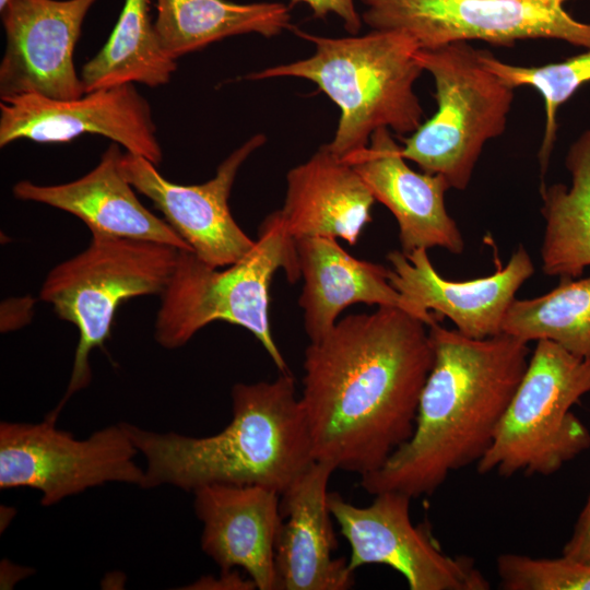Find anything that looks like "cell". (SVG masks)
I'll list each match as a JSON object with an SVG mask.
<instances>
[{"label": "cell", "instance_id": "6da1fadb", "mask_svg": "<svg viewBox=\"0 0 590 590\" xmlns=\"http://www.w3.org/2000/svg\"><path fill=\"white\" fill-rule=\"evenodd\" d=\"M428 326L398 307L349 315L305 350L303 392L316 461L359 476L412 435L432 369Z\"/></svg>", "mask_w": 590, "mask_h": 590}, {"label": "cell", "instance_id": "9a60e30c", "mask_svg": "<svg viewBox=\"0 0 590 590\" xmlns=\"http://www.w3.org/2000/svg\"><path fill=\"white\" fill-rule=\"evenodd\" d=\"M389 281L428 327L447 317L456 329L472 339L502 333L508 308L520 286L534 273L533 262L519 246L507 264L493 274L468 281H450L433 267L427 249L387 255Z\"/></svg>", "mask_w": 590, "mask_h": 590}, {"label": "cell", "instance_id": "ffe728a7", "mask_svg": "<svg viewBox=\"0 0 590 590\" xmlns=\"http://www.w3.org/2000/svg\"><path fill=\"white\" fill-rule=\"evenodd\" d=\"M370 190L344 158L321 145L286 175V192L279 211L294 238H341L355 245L371 221Z\"/></svg>", "mask_w": 590, "mask_h": 590}, {"label": "cell", "instance_id": "9c48e42d", "mask_svg": "<svg viewBox=\"0 0 590 590\" xmlns=\"http://www.w3.org/2000/svg\"><path fill=\"white\" fill-rule=\"evenodd\" d=\"M371 30L398 31L420 49L482 40L511 48L519 40L556 39L590 49V23L565 9L568 0H359Z\"/></svg>", "mask_w": 590, "mask_h": 590}, {"label": "cell", "instance_id": "d6986e66", "mask_svg": "<svg viewBox=\"0 0 590 590\" xmlns=\"http://www.w3.org/2000/svg\"><path fill=\"white\" fill-rule=\"evenodd\" d=\"M120 145L111 142L98 164L64 184L39 185L20 180L12 187L22 201L46 204L80 219L91 234L150 240L192 251L164 220L148 210L119 168Z\"/></svg>", "mask_w": 590, "mask_h": 590}, {"label": "cell", "instance_id": "f1b7e54d", "mask_svg": "<svg viewBox=\"0 0 590 590\" xmlns=\"http://www.w3.org/2000/svg\"><path fill=\"white\" fill-rule=\"evenodd\" d=\"M562 555L590 564V494L575 523L570 538L563 547Z\"/></svg>", "mask_w": 590, "mask_h": 590}, {"label": "cell", "instance_id": "4fadbf2b", "mask_svg": "<svg viewBox=\"0 0 590 590\" xmlns=\"http://www.w3.org/2000/svg\"><path fill=\"white\" fill-rule=\"evenodd\" d=\"M266 140L262 133L252 135L217 166L214 177L198 185L169 181L152 162L128 152L121 155L119 168L200 260L224 268L241 259L256 243L234 220L228 199L239 168Z\"/></svg>", "mask_w": 590, "mask_h": 590}, {"label": "cell", "instance_id": "ba28073f", "mask_svg": "<svg viewBox=\"0 0 590 590\" xmlns=\"http://www.w3.org/2000/svg\"><path fill=\"white\" fill-rule=\"evenodd\" d=\"M416 56L434 79L437 110L403 139L402 156L464 190L485 143L506 129L515 88L485 68L468 42L418 49Z\"/></svg>", "mask_w": 590, "mask_h": 590}, {"label": "cell", "instance_id": "d4e9b609", "mask_svg": "<svg viewBox=\"0 0 590 590\" xmlns=\"http://www.w3.org/2000/svg\"><path fill=\"white\" fill-rule=\"evenodd\" d=\"M502 332L527 343L548 340L590 361V276L564 278L544 295L515 298Z\"/></svg>", "mask_w": 590, "mask_h": 590}, {"label": "cell", "instance_id": "603a6c76", "mask_svg": "<svg viewBox=\"0 0 590 590\" xmlns=\"http://www.w3.org/2000/svg\"><path fill=\"white\" fill-rule=\"evenodd\" d=\"M565 166L570 187H540L545 220L541 259L546 275L575 279L590 266V128L569 146Z\"/></svg>", "mask_w": 590, "mask_h": 590}, {"label": "cell", "instance_id": "83f0119b", "mask_svg": "<svg viewBox=\"0 0 590 590\" xmlns=\"http://www.w3.org/2000/svg\"><path fill=\"white\" fill-rule=\"evenodd\" d=\"M297 3L308 5L314 16L318 19L334 14L352 35H356L362 26L363 21L355 7V0H291V4Z\"/></svg>", "mask_w": 590, "mask_h": 590}, {"label": "cell", "instance_id": "4316f807", "mask_svg": "<svg viewBox=\"0 0 590 590\" xmlns=\"http://www.w3.org/2000/svg\"><path fill=\"white\" fill-rule=\"evenodd\" d=\"M504 590H590V564L562 555L556 558L505 553L496 559Z\"/></svg>", "mask_w": 590, "mask_h": 590}, {"label": "cell", "instance_id": "277c9868", "mask_svg": "<svg viewBox=\"0 0 590 590\" xmlns=\"http://www.w3.org/2000/svg\"><path fill=\"white\" fill-rule=\"evenodd\" d=\"M315 45L305 59L264 68L243 80L300 78L315 83L340 109L334 137L327 148L337 156L366 148L371 134L388 128L399 135L413 133L423 119L414 83L424 71L417 43L398 31H377L347 37H326L292 26Z\"/></svg>", "mask_w": 590, "mask_h": 590}, {"label": "cell", "instance_id": "ac0fdd59", "mask_svg": "<svg viewBox=\"0 0 590 590\" xmlns=\"http://www.w3.org/2000/svg\"><path fill=\"white\" fill-rule=\"evenodd\" d=\"M334 471L332 464L315 461L280 495L279 590H346L355 583L349 562L332 556L338 542L328 485Z\"/></svg>", "mask_w": 590, "mask_h": 590}, {"label": "cell", "instance_id": "f546056e", "mask_svg": "<svg viewBox=\"0 0 590 590\" xmlns=\"http://www.w3.org/2000/svg\"><path fill=\"white\" fill-rule=\"evenodd\" d=\"M191 589H233V590H253L257 589L256 583L251 578H244L235 569L222 571L221 576L215 579L204 577L197 581Z\"/></svg>", "mask_w": 590, "mask_h": 590}, {"label": "cell", "instance_id": "2e32d148", "mask_svg": "<svg viewBox=\"0 0 590 590\" xmlns=\"http://www.w3.org/2000/svg\"><path fill=\"white\" fill-rule=\"evenodd\" d=\"M401 150L390 129L379 128L366 148L344 160L396 217L403 253L433 247L461 253L464 240L445 204L449 184L440 175L410 168Z\"/></svg>", "mask_w": 590, "mask_h": 590}, {"label": "cell", "instance_id": "3957f363", "mask_svg": "<svg viewBox=\"0 0 590 590\" xmlns=\"http://www.w3.org/2000/svg\"><path fill=\"white\" fill-rule=\"evenodd\" d=\"M232 421L204 437L123 423L146 461L143 488L261 485L280 495L316 460L294 377L232 387Z\"/></svg>", "mask_w": 590, "mask_h": 590}, {"label": "cell", "instance_id": "44dd1931", "mask_svg": "<svg viewBox=\"0 0 590 590\" xmlns=\"http://www.w3.org/2000/svg\"><path fill=\"white\" fill-rule=\"evenodd\" d=\"M295 241L304 280L298 304L310 342L322 339L342 310L354 304L398 307L414 316L391 285L389 268L354 258L334 238L303 237Z\"/></svg>", "mask_w": 590, "mask_h": 590}, {"label": "cell", "instance_id": "52a82bcc", "mask_svg": "<svg viewBox=\"0 0 590 590\" xmlns=\"http://www.w3.org/2000/svg\"><path fill=\"white\" fill-rule=\"evenodd\" d=\"M590 392V361L539 340L527 369L476 463L481 474L552 475L590 448V432L571 408Z\"/></svg>", "mask_w": 590, "mask_h": 590}, {"label": "cell", "instance_id": "7a4b0ae2", "mask_svg": "<svg viewBox=\"0 0 590 590\" xmlns=\"http://www.w3.org/2000/svg\"><path fill=\"white\" fill-rule=\"evenodd\" d=\"M434 350L411 437L377 470L361 475L376 495H432L448 476L477 463L529 363L528 343L507 333L472 339L438 322L428 327Z\"/></svg>", "mask_w": 590, "mask_h": 590}, {"label": "cell", "instance_id": "cb8c5ba5", "mask_svg": "<svg viewBox=\"0 0 590 590\" xmlns=\"http://www.w3.org/2000/svg\"><path fill=\"white\" fill-rule=\"evenodd\" d=\"M151 0H125L110 36L82 68L84 93L140 83L167 84L177 69L160 40L150 14Z\"/></svg>", "mask_w": 590, "mask_h": 590}, {"label": "cell", "instance_id": "5bb4252c", "mask_svg": "<svg viewBox=\"0 0 590 590\" xmlns=\"http://www.w3.org/2000/svg\"><path fill=\"white\" fill-rule=\"evenodd\" d=\"M98 0H9L0 9L5 47L0 98L38 94L73 99L84 94L74 50Z\"/></svg>", "mask_w": 590, "mask_h": 590}, {"label": "cell", "instance_id": "30bf717a", "mask_svg": "<svg viewBox=\"0 0 590 590\" xmlns=\"http://www.w3.org/2000/svg\"><path fill=\"white\" fill-rule=\"evenodd\" d=\"M137 453L123 423L76 439L49 417L38 424L1 422L0 488L37 489L43 506L108 482L143 488Z\"/></svg>", "mask_w": 590, "mask_h": 590}, {"label": "cell", "instance_id": "8fae6325", "mask_svg": "<svg viewBox=\"0 0 590 590\" xmlns=\"http://www.w3.org/2000/svg\"><path fill=\"white\" fill-rule=\"evenodd\" d=\"M411 497L387 491L368 506H355L339 493L328 504L349 542V567L379 564L398 571L410 590H487L489 581L471 557L446 554L427 522L411 520Z\"/></svg>", "mask_w": 590, "mask_h": 590}, {"label": "cell", "instance_id": "7402d4cb", "mask_svg": "<svg viewBox=\"0 0 590 590\" xmlns=\"http://www.w3.org/2000/svg\"><path fill=\"white\" fill-rule=\"evenodd\" d=\"M155 28L175 60L212 43L241 34L274 37L292 28L282 2L237 3L227 0H155Z\"/></svg>", "mask_w": 590, "mask_h": 590}, {"label": "cell", "instance_id": "8992f818", "mask_svg": "<svg viewBox=\"0 0 590 590\" xmlns=\"http://www.w3.org/2000/svg\"><path fill=\"white\" fill-rule=\"evenodd\" d=\"M91 235L83 251L48 272L39 291V298L79 331L66 393L47 415L54 420L70 397L90 385V353L110 337L118 307L133 297L161 294L180 251L150 240Z\"/></svg>", "mask_w": 590, "mask_h": 590}, {"label": "cell", "instance_id": "484cf974", "mask_svg": "<svg viewBox=\"0 0 590 590\" xmlns=\"http://www.w3.org/2000/svg\"><path fill=\"white\" fill-rule=\"evenodd\" d=\"M480 59L485 68L512 88L530 86L535 88L544 101L545 128L539 151L542 176L547 170L552 151L557 138V111L577 90L590 82V49L560 62L538 67H523L504 62L488 50H480Z\"/></svg>", "mask_w": 590, "mask_h": 590}, {"label": "cell", "instance_id": "4dcf8cb0", "mask_svg": "<svg viewBox=\"0 0 590 590\" xmlns=\"http://www.w3.org/2000/svg\"><path fill=\"white\" fill-rule=\"evenodd\" d=\"M9 0H0V9L5 5Z\"/></svg>", "mask_w": 590, "mask_h": 590}, {"label": "cell", "instance_id": "5b68a950", "mask_svg": "<svg viewBox=\"0 0 590 590\" xmlns=\"http://www.w3.org/2000/svg\"><path fill=\"white\" fill-rule=\"evenodd\" d=\"M280 269L290 282L300 278L296 241L278 210L261 222L252 249L224 269L206 264L192 251L180 250L173 274L160 294L155 340L174 350L211 322L224 321L251 332L280 373H288L269 319L270 283Z\"/></svg>", "mask_w": 590, "mask_h": 590}, {"label": "cell", "instance_id": "e0dca14e", "mask_svg": "<svg viewBox=\"0 0 590 590\" xmlns=\"http://www.w3.org/2000/svg\"><path fill=\"white\" fill-rule=\"evenodd\" d=\"M201 547L222 571L241 568L259 590H279L280 494L261 485L209 484L194 492Z\"/></svg>", "mask_w": 590, "mask_h": 590}, {"label": "cell", "instance_id": "7c38bea8", "mask_svg": "<svg viewBox=\"0 0 590 590\" xmlns=\"http://www.w3.org/2000/svg\"><path fill=\"white\" fill-rule=\"evenodd\" d=\"M83 134L103 135L155 166L163 160L151 106L134 84L98 88L73 99L38 94L1 98V148L17 140L63 143Z\"/></svg>", "mask_w": 590, "mask_h": 590}]
</instances>
